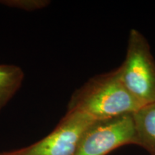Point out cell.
I'll return each instance as SVG.
<instances>
[{"label":"cell","mask_w":155,"mask_h":155,"mask_svg":"<svg viewBox=\"0 0 155 155\" xmlns=\"http://www.w3.org/2000/svg\"><path fill=\"white\" fill-rule=\"evenodd\" d=\"M118 70L122 83L141 105L155 102V60L139 30L129 32L124 61Z\"/></svg>","instance_id":"7a4b0ae2"},{"label":"cell","mask_w":155,"mask_h":155,"mask_svg":"<svg viewBox=\"0 0 155 155\" xmlns=\"http://www.w3.org/2000/svg\"><path fill=\"white\" fill-rule=\"evenodd\" d=\"M137 142L150 155H155V102L142 106L133 114Z\"/></svg>","instance_id":"5b68a950"},{"label":"cell","mask_w":155,"mask_h":155,"mask_svg":"<svg viewBox=\"0 0 155 155\" xmlns=\"http://www.w3.org/2000/svg\"><path fill=\"white\" fill-rule=\"evenodd\" d=\"M95 121L86 114L67 111L51 133L30 146L10 153L12 155H76L81 138Z\"/></svg>","instance_id":"3957f363"},{"label":"cell","mask_w":155,"mask_h":155,"mask_svg":"<svg viewBox=\"0 0 155 155\" xmlns=\"http://www.w3.org/2000/svg\"><path fill=\"white\" fill-rule=\"evenodd\" d=\"M129 144H137L133 114L94 122L81 138L76 155H107Z\"/></svg>","instance_id":"277c9868"},{"label":"cell","mask_w":155,"mask_h":155,"mask_svg":"<svg viewBox=\"0 0 155 155\" xmlns=\"http://www.w3.org/2000/svg\"><path fill=\"white\" fill-rule=\"evenodd\" d=\"M0 4L9 7L32 12L42 9L50 4L48 0H1Z\"/></svg>","instance_id":"52a82bcc"},{"label":"cell","mask_w":155,"mask_h":155,"mask_svg":"<svg viewBox=\"0 0 155 155\" xmlns=\"http://www.w3.org/2000/svg\"><path fill=\"white\" fill-rule=\"evenodd\" d=\"M25 74L15 65H0V111L22 86Z\"/></svg>","instance_id":"8992f818"},{"label":"cell","mask_w":155,"mask_h":155,"mask_svg":"<svg viewBox=\"0 0 155 155\" xmlns=\"http://www.w3.org/2000/svg\"><path fill=\"white\" fill-rule=\"evenodd\" d=\"M142 105L122 83L119 70L91 78L70 98L68 111L86 114L96 121L133 114Z\"/></svg>","instance_id":"6da1fadb"},{"label":"cell","mask_w":155,"mask_h":155,"mask_svg":"<svg viewBox=\"0 0 155 155\" xmlns=\"http://www.w3.org/2000/svg\"><path fill=\"white\" fill-rule=\"evenodd\" d=\"M0 155H12L10 152H0Z\"/></svg>","instance_id":"ba28073f"}]
</instances>
